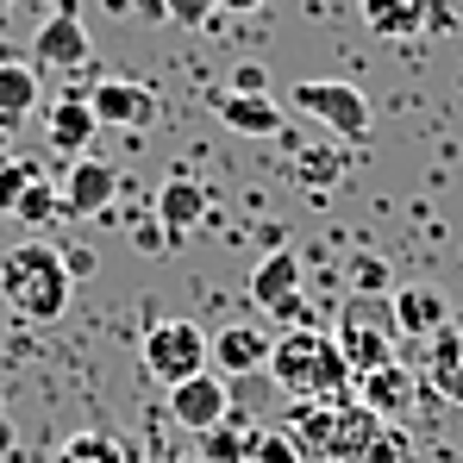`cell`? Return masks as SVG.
Wrapping results in <instances>:
<instances>
[{
	"label": "cell",
	"mask_w": 463,
	"mask_h": 463,
	"mask_svg": "<svg viewBox=\"0 0 463 463\" xmlns=\"http://www.w3.org/2000/svg\"><path fill=\"white\" fill-rule=\"evenodd\" d=\"M244 463H250V458H244Z\"/></svg>",
	"instance_id": "cell-36"
},
{
	"label": "cell",
	"mask_w": 463,
	"mask_h": 463,
	"mask_svg": "<svg viewBox=\"0 0 463 463\" xmlns=\"http://www.w3.org/2000/svg\"><path fill=\"white\" fill-rule=\"evenodd\" d=\"M163 407H169V420H175L182 432H194V439H201V432H213V426L232 413V388H226V376L207 364V370H194V376L169 383V401H163Z\"/></svg>",
	"instance_id": "cell-7"
},
{
	"label": "cell",
	"mask_w": 463,
	"mask_h": 463,
	"mask_svg": "<svg viewBox=\"0 0 463 463\" xmlns=\"http://www.w3.org/2000/svg\"><path fill=\"white\" fill-rule=\"evenodd\" d=\"M257 6H269V0H220V13H257Z\"/></svg>",
	"instance_id": "cell-33"
},
{
	"label": "cell",
	"mask_w": 463,
	"mask_h": 463,
	"mask_svg": "<svg viewBox=\"0 0 463 463\" xmlns=\"http://www.w3.org/2000/svg\"><path fill=\"white\" fill-rule=\"evenodd\" d=\"M6 445H13V426H6V420H0V451H6Z\"/></svg>",
	"instance_id": "cell-34"
},
{
	"label": "cell",
	"mask_w": 463,
	"mask_h": 463,
	"mask_svg": "<svg viewBox=\"0 0 463 463\" xmlns=\"http://www.w3.org/2000/svg\"><path fill=\"white\" fill-rule=\"evenodd\" d=\"M88 107L100 126H119V132H145L156 119V88L151 81H132V76H107L88 88Z\"/></svg>",
	"instance_id": "cell-9"
},
{
	"label": "cell",
	"mask_w": 463,
	"mask_h": 463,
	"mask_svg": "<svg viewBox=\"0 0 463 463\" xmlns=\"http://www.w3.org/2000/svg\"><path fill=\"white\" fill-rule=\"evenodd\" d=\"M94 57V38H88V25H81L76 0H63L38 32H32V63L38 70H81Z\"/></svg>",
	"instance_id": "cell-8"
},
{
	"label": "cell",
	"mask_w": 463,
	"mask_h": 463,
	"mask_svg": "<svg viewBox=\"0 0 463 463\" xmlns=\"http://www.w3.org/2000/svg\"><path fill=\"white\" fill-rule=\"evenodd\" d=\"M0 6H13V0H0Z\"/></svg>",
	"instance_id": "cell-35"
},
{
	"label": "cell",
	"mask_w": 463,
	"mask_h": 463,
	"mask_svg": "<svg viewBox=\"0 0 463 463\" xmlns=\"http://www.w3.org/2000/svg\"><path fill=\"white\" fill-rule=\"evenodd\" d=\"M295 113H307L313 126H326L338 145H364L376 132V113H370V94L351 88V81H332V76H307L288 88Z\"/></svg>",
	"instance_id": "cell-4"
},
{
	"label": "cell",
	"mask_w": 463,
	"mask_h": 463,
	"mask_svg": "<svg viewBox=\"0 0 463 463\" xmlns=\"http://www.w3.org/2000/svg\"><path fill=\"white\" fill-rule=\"evenodd\" d=\"M13 213H19V226H32V232L57 226V220H63V201H57V182H44V175H38V182H32V188L19 194V207H13Z\"/></svg>",
	"instance_id": "cell-24"
},
{
	"label": "cell",
	"mask_w": 463,
	"mask_h": 463,
	"mask_svg": "<svg viewBox=\"0 0 463 463\" xmlns=\"http://www.w3.org/2000/svg\"><path fill=\"white\" fill-rule=\"evenodd\" d=\"M94 263H100V257H94V244H70V250H63V269H70V276H94Z\"/></svg>",
	"instance_id": "cell-32"
},
{
	"label": "cell",
	"mask_w": 463,
	"mask_h": 463,
	"mask_svg": "<svg viewBox=\"0 0 463 463\" xmlns=\"http://www.w3.org/2000/svg\"><path fill=\"white\" fill-rule=\"evenodd\" d=\"M351 276H357V295H383L388 288V263H376V257H357Z\"/></svg>",
	"instance_id": "cell-29"
},
{
	"label": "cell",
	"mask_w": 463,
	"mask_h": 463,
	"mask_svg": "<svg viewBox=\"0 0 463 463\" xmlns=\"http://www.w3.org/2000/svg\"><path fill=\"white\" fill-rule=\"evenodd\" d=\"M388 420H376L357 394H338V401H295L282 432L301 445V458L313 463H364V451L383 439Z\"/></svg>",
	"instance_id": "cell-2"
},
{
	"label": "cell",
	"mask_w": 463,
	"mask_h": 463,
	"mask_svg": "<svg viewBox=\"0 0 463 463\" xmlns=\"http://www.w3.org/2000/svg\"><path fill=\"white\" fill-rule=\"evenodd\" d=\"M44 132H51V151H63V156H81V151H88V138L100 132V119H94L88 94H63V100H51Z\"/></svg>",
	"instance_id": "cell-18"
},
{
	"label": "cell",
	"mask_w": 463,
	"mask_h": 463,
	"mask_svg": "<svg viewBox=\"0 0 463 463\" xmlns=\"http://www.w3.org/2000/svg\"><path fill=\"white\" fill-rule=\"evenodd\" d=\"M250 432H257V420H244L232 407L213 432H201V463H244L250 458Z\"/></svg>",
	"instance_id": "cell-20"
},
{
	"label": "cell",
	"mask_w": 463,
	"mask_h": 463,
	"mask_svg": "<svg viewBox=\"0 0 463 463\" xmlns=\"http://www.w3.org/2000/svg\"><path fill=\"white\" fill-rule=\"evenodd\" d=\"M351 394H357V401H364L376 420H388V426H394L401 413H413V401H420V376H413V370L394 357V364H383V370L357 376V388H351Z\"/></svg>",
	"instance_id": "cell-12"
},
{
	"label": "cell",
	"mask_w": 463,
	"mask_h": 463,
	"mask_svg": "<svg viewBox=\"0 0 463 463\" xmlns=\"http://www.w3.org/2000/svg\"><path fill=\"white\" fill-rule=\"evenodd\" d=\"M357 13H364V25L376 32V38H420L426 25H432V0H357Z\"/></svg>",
	"instance_id": "cell-19"
},
{
	"label": "cell",
	"mask_w": 463,
	"mask_h": 463,
	"mask_svg": "<svg viewBox=\"0 0 463 463\" xmlns=\"http://www.w3.org/2000/svg\"><path fill=\"white\" fill-rule=\"evenodd\" d=\"M207 207H213V194H207L194 175H169V182L156 188V207H151V213L163 220V226H169L175 250H182V238H188V232L207 220Z\"/></svg>",
	"instance_id": "cell-13"
},
{
	"label": "cell",
	"mask_w": 463,
	"mask_h": 463,
	"mask_svg": "<svg viewBox=\"0 0 463 463\" xmlns=\"http://www.w3.org/2000/svg\"><path fill=\"white\" fill-rule=\"evenodd\" d=\"M119 194V169L100 163V156H70V175L57 182V201H63V220H94L107 213Z\"/></svg>",
	"instance_id": "cell-10"
},
{
	"label": "cell",
	"mask_w": 463,
	"mask_h": 463,
	"mask_svg": "<svg viewBox=\"0 0 463 463\" xmlns=\"http://www.w3.org/2000/svg\"><path fill=\"white\" fill-rule=\"evenodd\" d=\"M388 319H394L401 338H432L439 326H451V307H445L439 288H394L388 295Z\"/></svg>",
	"instance_id": "cell-15"
},
{
	"label": "cell",
	"mask_w": 463,
	"mask_h": 463,
	"mask_svg": "<svg viewBox=\"0 0 463 463\" xmlns=\"http://www.w3.org/2000/svg\"><path fill=\"white\" fill-rule=\"evenodd\" d=\"M364 463H407V439H401L394 426H383V439L364 451Z\"/></svg>",
	"instance_id": "cell-30"
},
{
	"label": "cell",
	"mask_w": 463,
	"mask_h": 463,
	"mask_svg": "<svg viewBox=\"0 0 463 463\" xmlns=\"http://www.w3.org/2000/svg\"><path fill=\"white\" fill-rule=\"evenodd\" d=\"M32 182H38V163H0V213H13Z\"/></svg>",
	"instance_id": "cell-26"
},
{
	"label": "cell",
	"mask_w": 463,
	"mask_h": 463,
	"mask_svg": "<svg viewBox=\"0 0 463 463\" xmlns=\"http://www.w3.org/2000/svg\"><path fill=\"white\" fill-rule=\"evenodd\" d=\"M213 364V351H207V332L194 326V319H156L151 332H145V376L151 383H182V376H194V370H207Z\"/></svg>",
	"instance_id": "cell-6"
},
{
	"label": "cell",
	"mask_w": 463,
	"mask_h": 463,
	"mask_svg": "<svg viewBox=\"0 0 463 463\" xmlns=\"http://www.w3.org/2000/svg\"><path fill=\"white\" fill-rule=\"evenodd\" d=\"M163 13H169V25H207L213 13H220V0H163Z\"/></svg>",
	"instance_id": "cell-28"
},
{
	"label": "cell",
	"mask_w": 463,
	"mask_h": 463,
	"mask_svg": "<svg viewBox=\"0 0 463 463\" xmlns=\"http://www.w3.org/2000/svg\"><path fill=\"white\" fill-rule=\"evenodd\" d=\"M132 250H138V257H169V250H175V238H169V226H163V220H138V226H132Z\"/></svg>",
	"instance_id": "cell-27"
},
{
	"label": "cell",
	"mask_w": 463,
	"mask_h": 463,
	"mask_svg": "<svg viewBox=\"0 0 463 463\" xmlns=\"http://www.w3.org/2000/svg\"><path fill=\"white\" fill-rule=\"evenodd\" d=\"M38 100H44V94H38V63L6 57V63H0V119H25Z\"/></svg>",
	"instance_id": "cell-21"
},
{
	"label": "cell",
	"mask_w": 463,
	"mask_h": 463,
	"mask_svg": "<svg viewBox=\"0 0 463 463\" xmlns=\"http://www.w3.org/2000/svg\"><path fill=\"white\" fill-rule=\"evenodd\" d=\"M0 301L32 326H57L76 301V276L63 269V250L44 238H19L13 250H0Z\"/></svg>",
	"instance_id": "cell-1"
},
{
	"label": "cell",
	"mask_w": 463,
	"mask_h": 463,
	"mask_svg": "<svg viewBox=\"0 0 463 463\" xmlns=\"http://www.w3.org/2000/svg\"><path fill=\"white\" fill-rule=\"evenodd\" d=\"M232 88H238V94H269V76H263V63H238V70H232Z\"/></svg>",
	"instance_id": "cell-31"
},
{
	"label": "cell",
	"mask_w": 463,
	"mask_h": 463,
	"mask_svg": "<svg viewBox=\"0 0 463 463\" xmlns=\"http://www.w3.org/2000/svg\"><path fill=\"white\" fill-rule=\"evenodd\" d=\"M269 332L263 326H250V319H238V326H220V338H207V351H213V370L220 376H257V370H269Z\"/></svg>",
	"instance_id": "cell-11"
},
{
	"label": "cell",
	"mask_w": 463,
	"mask_h": 463,
	"mask_svg": "<svg viewBox=\"0 0 463 463\" xmlns=\"http://www.w3.org/2000/svg\"><path fill=\"white\" fill-rule=\"evenodd\" d=\"M51 463H132V451L119 445V439H107V432H70Z\"/></svg>",
	"instance_id": "cell-23"
},
{
	"label": "cell",
	"mask_w": 463,
	"mask_h": 463,
	"mask_svg": "<svg viewBox=\"0 0 463 463\" xmlns=\"http://www.w3.org/2000/svg\"><path fill=\"white\" fill-rule=\"evenodd\" d=\"M295 182L301 188H313V194H326V188H338L345 182V169H351V156L345 151H332V145H307V151H295Z\"/></svg>",
	"instance_id": "cell-22"
},
{
	"label": "cell",
	"mask_w": 463,
	"mask_h": 463,
	"mask_svg": "<svg viewBox=\"0 0 463 463\" xmlns=\"http://www.w3.org/2000/svg\"><path fill=\"white\" fill-rule=\"evenodd\" d=\"M420 345H426V383L439 388L445 401L463 407V326H439V332L420 338Z\"/></svg>",
	"instance_id": "cell-17"
},
{
	"label": "cell",
	"mask_w": 463,
	"mask_h": 463,
	"mask_svg": "<svg viewBox=\"0 0 463 463\" xmlns=\"http://www.w3.org/2000/svg\"><path fill=\"white\" fill-rule=\"evenodd\" d=\"M213 113H220V126H232L238 138H276V132H282V100H269V94L220 88V94H213Z\"/></svg>",
	"instance_id": "cell-14"
},
{
	"label": "cell",
	"mask_w": 463,
	"mask_h": 463,
	"mask_svg": "<svg viewBox=\"0 0 463 463\" xmlns=\"http://www.w3.org/2000/svg\"><path fill=\"white\" fill-rule=\"evenodd\" d=\"M338 351H345V364H351V376H370V370H383L394 364V319H388V301L376 295H351L345 307H338Z\"/></svg>",
	"instance_id": "cell-5"
},
{
	"label": "cell",
	"mask_w": 463,
	"mask_h": 463,
	"mask_svg": "<svg viewBox=\"0 0 463 463\" xmlns=\"http://www.w3.org/2000/svg\"><path fill=\"white\" fill-rule=\"evenodd\" d=\"M250 463H307V458H301V445L282 426H257L250 432Z\"/></svg>",
	"instance_id": "cell-25"
},
{
	"label": "cell",
	"mask_w": 463,
	"mask_h": 463,
	"mask_svg": "<svg viewBox=\"0 0 463 463\" xmlns=\"http://www.w3.org/2000/svg\"><path fill=\"white\" fill-rule=\"evenodd\" d=\"M269 376H276V388L288 401H338V394L357 388L338 338L319 332V326H295V332H282L269 345Z\"/></svg>",
	"instance_id": "cell-3"
},
{
	"label": "cell",
	"mask_w": 463,
	"mask_h": 463,
	"mask_svg": "<svg viewBox=\"0 0 463 463\" xmlns=\"http://www.w3.org/2000/svg\"><path fill=\"white\" fill-rule=\"evenodd\" d=\"M295 295H301V257H295V250H269V257L250 269V301L263 313H282Z\"/></svg>",
	"instance_id": "cell-16"
}]
</instances>
